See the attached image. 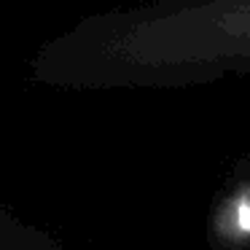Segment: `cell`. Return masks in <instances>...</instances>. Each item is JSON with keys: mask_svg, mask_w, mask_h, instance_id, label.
<instances>
[{"mask_svg": "<svg viewBox=\"0 0 250 250\" xmlns=\"http://www.w3.org/2000/svg\"><path fill=\"white\" fill-rule=\"evenodd\" d=\"M239 162H242V164H248V167H250V153H245V156H239Z\"/></svg>", "mask_w": 250, "mask_h": 250, "instance_id": "4", "label": "cell"}, {"mask_svg": "<svg viewBox=\"0 0 250 250\" xmlns=\"http://www.w3.org/2000/svg\"><path fill=\"white\" fill-rule=\"evenodd\" d=\"M250 76V0H148L38 46L30 81L70 92L186 89Z\"/></svg>", "mask_w": 250, "mask_h": 250, "instance_id": "1", "label": "cell"}, {"mask_svg": "<svg viewBox=\"0 0 250 250\" xmlns=\"http://www.w3.org/2000/svg\"><path fill=\"white\" fill-rule=\"evenodd\" d=\"M210 242L215 250H250V167L239 159L212 207Z\"/></svg>", "mask_w": 250, "mask_h": 250, "instance_id": "2", "label": "cell"}, {"mask_svg": "<svg viewBox=\"0 0 250 250\" xmlns=\"http://www.w3.org/2000/svg\"><path fill=\"white\" fill-rule=\"evenodd\" d=\"M0 250H65L43 226L0 205Z\"/></svg>", "mask_w": 250, "mask_h": 250, "instance_id": "3", "label": "cell"}]
</instances>
